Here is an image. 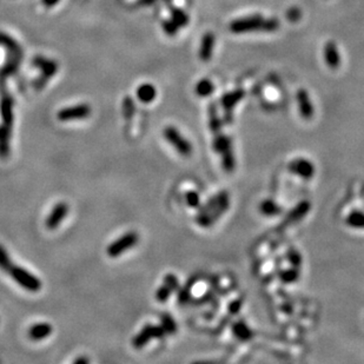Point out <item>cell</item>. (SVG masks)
<instances>
[{
  "instance_id": "obj_1",
  "label": "cell",
  "mask_w": 364,
  "mask_h": 364,
  "mask_svg": "<svg viewBox=\"0 0 364 364\" xmlns=\"http://www.w3.org/2000/svg\"><path fill=\"white\" fill-rule=\"evenodd\" d=\"M280 28V21L276 18L265 19L259 14L250 17L239 18L233 20L230 24V31L233 33H247L251 31H263V32H275Z\"/></svg>"
},
{
  "instance_id": "obj_2",
  "label": "cell",
  "mask_w": 364,
  "mask_h": 364,
  "mask_svg": "<svg viewBox=\"0 0 364 364\" xmlns=\"http://www.w3.org/2000/svg\"><path fill=\"white\" fill-rule=\"evenodd\" d=\"M9 274L25 290L37 292L42 289V282H40L39 278L36 277L35 275H32L31 272H28L24 267L19 265H12L9 270Z\"/></svg>"
},
{
  "instance_id": "obj_3",
  "label": "cell",
  "mask_w": 364,
  "mask_h": 364,
  "mask_svg": "<svg viewBox=\"0 0 364 364\" xmlns=\"http://www.w3.org/2000/svg\"><path fill=\"white\" fill-rule=\"evenodd\" d=\"M163 133H164L165 139L174 147V150H176L178 154L185 156V157H188V156L192 154L191 143L189 142L188 139H185L176 128H173V126H166Z\"/></svg>"
},
{
  "instance_id": "obj_4",
  "label": "cell",
  "mask_w": 364,
  "mask_h": 364,
  "mask_svg": "<svg viewBox=\"0 0 364 364\" xmlns=\"http://www.w3.org/2000/svg\"><path fill=\"white\" fill-rule=\"evenodd\" d=\"M138 240H139V236L137 232L130 231L128 233H125L124 236L119 237V238L116 239L112 244H110L109 247H107L106 249L107 255H109L110 257H118V256L124 254L126 250L135 247V245L138 243Z\"/></svg>"
},
{
  "instance_id": "obj_5",
  "label": "cell",
  "mask_w": 364,
  "mask_h": 364,
  "mask_svg": "<svg viewBox=\"0 0 364 364\" xmlns=\"http://www.w3.org/2000/svg\"><path fill=\"white\" fill-rule=\"evenodd\" d=\"M165 330L163 329L162 325H152L146 324L142 329V331L137 333L132 343L136 349H142L150 342L151 340H161L165 336Z\"/></svg>"
},
{
  "instance_id": "obj_6",
  "label": "cell",
  "mask_w": 364,
  "mask_h": 364,
  "mask_svg": "<svg viewBox=\"0 0 364 364\" xmlns=\"http://www.w3.org/2000/svg\"><path fill=\"white\" fill-rule=\"evenodd\" d=\"M229 207H230V197L228 192L224 191L222 199L219 200L217 206L215 207L211 213L207 214L206 216L198 219V221H197V224L202 226V228H210V226H213L215 223H216L218 219L229 210Z\"/></svg>"
},
{
  "instance_id": "obj_7",
  "label": "cell",
  "mask_w": 364,
  "mask_h": 364,
  "mask_svg": "<svg viewBox=\"0 0 364 364\" xmlns=\"http://www.w3.org/2000/svg\"><path fill=\"white\" fill-rule=\"evenodd\" d=\"M91 107L87 104H78V105L65 107L58 112V119L60 122H71L84 119L90 116Z\"/></svg>"
},
{
  "instance_id": "obj_8",
  "label": "cell",
  "mask_w": 364,
  "mask_h": 364,
  "mask_svg": "<svg viewBox=\"0 0 364 364\" xmlns=\"http://www.w3.org/2000/svg\"><path fill=\"white\" fill-rule=\"evenodd\" d=\"M288 169L296 176L303 178L304 180H309L314 177L315 174V165L310 161L304 158L293 159L291 163H289Z\"/></svg>"
},
{
  "instance_id": "obj_9",
  "label": "cell",
  "mask_w": 364,
  "mask_h": 364,
  "mask_svg": "<svg viewBox=\"0 0 364 364\" xmlns=\"http://www.w3.org/2000/svg\"><path fill=\"white\" fill-rule=\"evenodd\" d=\"M245 96L243 90H236L225 94L221 98V104L225 111V123L230 124L232 122V110Z\"/></svg>"
},
{
  "instance_id": "obj_10",
  "label": "cell",
  "mask_w": 364,
  "mask_h": 364,
  "mask_svg": "<svg viewBox=\"0 0 364 364\" xmlns=\"http://www.w3.org/2000/svg\"><path fill=\"white\" fill-rule=\"evenodd\" d=\"M69 214V205L64 202L58 203L53 209H52L51 214L46 219V228L50 230L57 229L60 223L64 221Z\"/></svg>"
},
{
  "instance_id": "obj_11",
  "label": "cell",
  "mask_w": 364,
  "mask_h": 364,
  "mask_svg": "<svg viewBox=\"0 0 364 364\" xmlns=\"http://www.w3.org/2000/svg\"><path fill=\"white\" fill-rule=\"evenodd\" d=\"M311 209V203L307 202V200H303L297 204V205L293 207V209L289 213L287 216H285L284 221H283V228L289 225L295 224V223L302 221V219L307 216L308 213H309Z\"/></svg>"
},
{
  "instance_id": "obj_12",
  "label": "cell",
  "mask_w": 364,
  "mask_h": 364,
  "mask_svg": "<svg viewBox=\"0 0 364 364\" xmlns=\"http://www.w3.org/2000/svg\"><path fill=\"white\" fill-rule=\"evenodd\" d=\"M296 98H297V104H298L300 116L307 120L311 119V118L314 117L315 110H314L313 103H311L309 94H308L304 88H300V90L297 91Z\"/></svg>"
},
{
  "instance_id": "obj_13",
  "label": "cell",
  "mask_w": 364,
  "mask_h": 364,
  "mask_svg": "<svg viewBox=\"0 0 364 364\" xmlns=\"http://www.w3.org/2000/svg\"><path fill=\"white\" fill-rule=\"evenodd\" d=\"M13 100L9 94L3 95L0 102V113L3 117V125L12 129L13 124Z\"/></svg>"
},
{
  "instance_id": "obj_14",
  "label": "cell",
  "mask_w": 364,
  "mask_h": 364,
  "mask_svg": "<svg viewBox=\"0 0 364 364\" xmlns=\"http://www.w3.org/2000/svg\"><path fill=\"white\" fill-rule=\"evenodd\" d=\"M324 60L325 64L329 66L330 69L336 70L340 68L341 65V55L340 51L337 49L336 44L333 42H328L324 45Z\"/></svg>"
},
{
  "instance_id": "obj_15",
  "label": "cell",
  "mask_w": 364,
  "mask_h": 364,
  "mask_svg": "<svg viewBox=\"0 0 364 364\" xmlns=\"http://www.w3.org/2000/svg\"><path fill=\"white\" fill-rule=\"evenodd\" d=\"M215 35L213 32L204 33L202 42H200L199 47V58L203 62H207L213 55V51L215 47Z\"/></svg>"
},
{
  "instance_id": "obj_16",
  "label": "cell",
  "mask_w": 364,
  "mask_h": 364,
  "mask_svg": "<svg viewBox=\"0 0 364 364\" xmlns=\"http://www.w3.org/2000/svg\"><path fill=\"white\" fill-rule=\"evenodd\" d=\"M52 332V326L49 323H37L32 325L31 329L28 330L29 339L33 341H40L46 339Z\"/></svg>"
},
{
  "instance_id": "obj_17",
  "label": "cell",
  "mask_w": 364,
  "mask_h": 364,
  "mask_svg": "<svg viewBox=\"0 0 364 364\" xmlns=\"http://www.w3.org/2000/svg\"><path fill=\"white\" fill-rule=\"evenodd\" d=\"M10 137L11 129L0 126V158L6 159L10 156Z\"/></svg>"
},
{
  "instance_id": "obj_18",
  "label": "cell",
  "mask_w": 364,
  "mask_h": 364,
  "mask_svg": "<svg viewBox=\"0 0 364 364\" xmlns=\"http://www.w3.org/2000/svg\"><path fill=\"white\" fill-rule=\"evenodd\" d=\"M232 332L235 335L236 339H238L242 342H248L249 340L252 339L254 333H252L251 329L245 324L243 321L236 322L235 324L232 325Z\"/></svg>"
},
{
  "instance_id": "obj_19",
  "label": "cell",
  "mask_w": 364,
  "mask_h": 364,
  "mask_svg": "<svg viewBox=\"0 0 364 364\" xmlns=\"http://www.w3.org/2000/svg\"><path fill=\"white\" fill-rule=\"evenodd\" d=\"M156 96H157V92H156L154 85L151 84H143L137 88V97L142 103L147 104L154 102Z\"/></svg>"
},
{
  "instance_id": "obj_20",
  "label": "cell",
  "mask_w": 364,
  "mask_h": 364,
  "mask_svg": "<svg viewBox=\"0 0 364 364\" xmlns=\"http://www.w3.org/2000/svg\"><path fill=\"white\" fill-rule=\"evenodd\" d=\"M223 194H224V191H221V192H219V194H217L216 196L211 197V198H210L209 200H207V202H206L205 204H203L202 206H199L198 214H197V216H196V222L198 221V219L203 218L204 216H206L207 214L211 213V211H213V210L215 209V207L217 206V204L219 203V200L222 199Z\"/></svg>"
},
{
  "instance_id": "obj_21",
  "label": "cell",
  "mask_w": 364,
  "mask_h": 364,
  "mask_svg": "<svg viewBox=\"0 0 364 364\" xmlns=\"http://www.w3.org/2000/svg\"><path fill=\"white\" fill-rule=\"evenodd\" d=\"M259 211L264 215V216L267 217H274V216H278V215L282 214V207L278 205L276 202L271 199H265L263 200L259 205Z\"/></svg>"
},
{
  "instance_id": "obj_22",
  "label": "cell",
  "mask_w": 364,
  "mask_h": 364,
  "mask_svg": "<svg viewBox=\"0 0 364 364\" xmlns=\"http://www.w3.org/2000/svg\"><path fill=\"white\" fill-rule=\"evenodd\" d=\"M213 147H214V151H216L217 154L221 155L223 151H225V150H228V148L232 147L231 139H230L228 136L222 135V133L219 132V133H217V135H215V138H214V142H213Z\"/></svg>"
},
{
  "instance_id": "obj_23",
  "label": "cell",
  "mask_w": 364,
  "mask_h": 364,
  "mask_svg": "<svg viewBox=\"0 0 364 364\" xmlns=\"http://www.w3.org/2000/svg\"><path fill=\"white\" fill-rule=\"evenodd\" d=\"M345 223H347V225L350 226V228L364 229V213L358 210L351 211V213L348 215V217L345 218Z\"/></svg>"
},
{
  "instance_id": "obj_24",
  "label": "cell",
  "mask_w": 364,
  "mask_h": 364,
  "mask_svg": "<svg viewBox=\"0 0 364 364\" xmlns=\"http://www.w3.org/2000/svg\"><path fill=\"white\" fill-rule=\"evenodd\" d=\"M209 125L211 131H213L214 135H217V133L221 132L222 129V120L219 119L216 105L215 104H210L209 105Z\"/></svg>"
},
{
  "instance_id": "obj_25",
  "label": "cell",
  "mask_w": 364,
  "mask_h": 364,
  "mask_svg": "<svg viewBox=\"0 0 364 364\" xmlns=\"http://www.w3.org/2000/svg\"><path fill=\"white\" fill-rule=\"evenodd\" d=\"M221 156H222L223 169H224L226 172H232V171H235L236 158H235V154H233V151H232V147L223 151Z\"/></svg>"
},
{
  "instance_id": "obj_26",
  "label": "cell",
  "mask_w": 364,
  "mask_h": 364,
  "mask_svg": "<svg viewBox=\"0 0 364 364\" xmlns=\"http://www.w3.org/2000/svg\"><path fill=\"white\" fill-rule=\"evenodd\" d=\"M195 91L199 97H209V96L214 94L215 85L209 79H202L197 83Z\"/></svg>"
},
{
  "instance_id": "obj_27",
  "label": "cell",
  "mask_w": 364,
  "mask_h": 364,
  "mask_svg": "<svg viewBox=\"0 0 364 364\" xmlns=\"http://www.w3.org/2000/svg\"><path fill=\"white\" fill-rule=\"evenodd\" d=\"M299 271L296 267H291V269L282 270L280 272V280L285 284H291L298 280Z\"/></svg>"
},
{
  "instance_id": "obj_28",
  "label": "cell",
  "mask_w": 364,
  "mask_h": 364,
  "mask_svg": "<svg viewBox=\"0 0 364 364\" xmlns=\"http://www.w3.org/2000/svg\"><path fill=\"white\" fill-rule=\"evenodd\" d=\"M161 325L166 333H174L177 331V324L174 319L169 314H163L161 316Z\"/></svg>"
},
{
  "instance_id": "obj_29",
  "label": "cell",
  "mask_w": 364,
  "mask_h": 364,
  "mask_svg": "<svg viewBox=\"0 0 364 364\" xmlns=\"http://www.w3.org/2000/svg\"><path fill=\"white\" fill-rule=\"evenodd\" d=\"M171 16H172V20L178 25V27H183L189 23L188 14L179 9H173L171 11Z\"/></svg>"
},
{
  "instance_id": "obj_30",
  "label": "cell",
  "mask_w": 364,
  "mask_h": 364,
  "mask_svg": "<svg viewBox=\"0 0 364 364\" xmlns=\"http://www.w3.org/2000/svg\"><path fill=\"white\" fill-rule=\"evenodd\" d=\"M287 258H288V262L292 265V267L299 269L300 265H302V256H300V254L296 250V249L293 248L289 249L287 252Z\"/></svg>"
},
{
  "instance_id": "obj_31",
  "label": "cell",
  "mask_w": 364,
  "mask_h": 364,
  "mask_svg": "<svg viewBox=\"0 0 364 364\" xmlns=\"http://www.w3.org/2000/svg\"><path fill=\"white\" fill-rule=\"evenodd\" d=\"M12 262H11V258H10V255L7 254L6 249L3 247V245H0V269H2L3 271H6V272H9V270L11 269V266H12Z\"/></svg>"
},
{
  "instance_id": "obj_32",
  "label": "cell",
  "mask_w": 364,
  "mask_h": 364,
  "mask_svg": "<svg viewBox=\"0 0 364 364\" xmlns=\"http://www.w3.org/2000/svg\"><path fill=\"white\" fill-rule=\"evenodd\" d=\"M172 292L173 291L171 290V288H169L168 285L164 283L161 288L158 289L157 291H156V299H157L158 302H161V303L168 302L169 298H170V296L172 295Z\"/></svg>"
},
{
  "instance_id": "obj_33",
  "label": "cell",
  "mask_w": 364,
  "mask_h": 364,
  "mask_svg": "<svg viewBox=\"0 0 364 364\" xmlns=\"http://www.w3.org/2000/svg\"><path fill=\"white\" fill-rule=\"evenodd\" d=\"M185 200H187L188 205L192 207V209H198L200 206V197L196 191H189L185 195Z\"/></svg>"
},
{
  "instance_id": "obj_34",
  "label": "cell",
  "mask_w": 364,
  "mask_h": 364,
  "mask_svg": "<svg viewBox=\"0 0 364 364\" xmlns=\"http://www.w3.org/2000/svg\"><path fill=\"white\" fill-rule=\"evenodd\" d=\"M135 103H133V100L131 98H125L124 100V104H123V114H124V117L126 118V119H130V118H132L133 113H135Z\"/></svg>"
},
{
  "instance_id": "obj_35",
  "label": "cell",
  "mask_w": 364,
  "mask_h": 364,
  "mask_svg": "<svg viewBox=\"0 0 364 364\" xmlns=\"http://www.w3.org/2000/svg\"><path fill=\"white\" fill-rule=\"evenodd\" d=\"M194 283V281H190V283L188 285L185 284V287L183 289H180L179 292H178V302L180 304H185L190 299L191 296V285Z\"/></svg>"
},
{
  "instance_id": "obj_36",
  "label": "cell",
  "mask_w": 364,
  "mask_h": 364,
  "mask_svg": "<svg viewBox=\"0 0 364 364\" xmlns=\"http://www.w3.org/2000/svg\"><path fill=\"white\" fill-rule=\"evenodd\" d=\"M164 283L171 288L172 291H177L179 289V282H178V278L174 276L173 274H168L164 276Z\"/></svg>"
},
{
  "instance_id": "obj_37",
  "label": "cell",
  "mask_w": 364,
  "mask_h": 364,
  "mask_svg": "<svg viewBox=\"0 0 364 364\" xmlns=\"http://www.w3.org/2000/svg\"><path fill=\"white\" fill-rule=\"evenodd\" d=\"M163 28H164V31L168 33L169 36H176L177 32H178V25L174 23V21H164V24H163Z\"/></svg>"
},
{
  "instance_id": "obj_38",
  "label": "cell",
  "mask_w": 364,
  "mask_h": 364,
  "mask_svg": "<svg viewBox=\"0 0 364 364\" xmlns=\"http://www.w3.org/2000/svg\"><path fill=\"white\" fill-rule=\"evenodd\" d=\"M300 18V11L297 7H291L287 12V19L290 21H297Z\"/></svg>"
},
{
  "instance_id": "obj_39",
  "label": "cell",
  "mask_w": 364,
  "mask_h": 364,
  "mask_svg": "<svg viewBox=\"0 0 364 364\" xmlns=\"http://www.w3.org/2000/svg\"><path fill=\"white\" fill-rule=\"evenodd\" d=\"M240 307H242V300H233V302L230 303L229 306L230 314L236 315L240 310Z\"/></svg>"
},
{
  "instance_id": "obj_40",
  "label": "cell",
  "mask_w": 364,
  "mask_h": 364,
  "mask_svg": "<svg viewBox=\"0 0 364 364\" xmlns=\"http://www.w3.org/2000/svg\"><path fill=\"white\" fill-rule=\"evenodd\" d=\"M87 363H88V358L86 357H79L74 359V364H87Z\"/></svg>"
},
{
  "instance_id": "obj_41",
  "label": "cell",
  "mask_w": 364,
  "mask_h": 364,
  "mask_svg": "<svg viewBox=\"0 0 364 364\" xmlns=\"http://www.w3.org/2000/svg\"><path fill=\"white\" fill-rule=\"evenodd\" d=\"M45 2H46V4H49V5H51V4L55 3V2H57V0H45Z\"/></svg>"
}]
</instances>
